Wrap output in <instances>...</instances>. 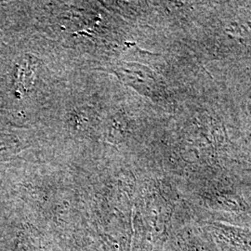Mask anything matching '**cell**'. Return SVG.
I'll return each mask as SVG.
<instances>
[{
	"label": "cell",
	"mask_w": 251,
	"mask_h": 251,
	"mask_svg": "<svg viewBox=\"0 0 251 251\" xmlns=\"http://www.w3.org/2000/svg\"><path fill=\"white\" fill-rule=\"evenodd\" d=\"M161 251H221L211 234L189 210L181 211Z\"/></svg>",
	"instance_id": "obj_2"
},
{
	"label": "cell",
	"mask_w": 251,
	"mask_h": 251,
	"mask_svg": "<svg viewBox=\"0 0 251 251\" xmlns=\"http://www.w3.org/2000/svg\"><path fill=\"white\" fill-rule=\"evenodd\" d=\"M188 207L199 223L251 228V171L233 166L190 180Z\"/></svg>",
	"instance_id": "obj_1"
},
{
	"label": "cell",
	"mask_w": 251,
	"mask_h": 251,
	"mask_svg": "<svg viewBox=\"0 0 251 251\" xmlns=\"http://www.w3.org/2000/svg\"><path fill=\"white\" fill-rule=\"evenodd\" d=\"M221 251H251V228L221 223H201Z\"/></svg>",
	"instance_id": "obj_3"
}]
</instances>
